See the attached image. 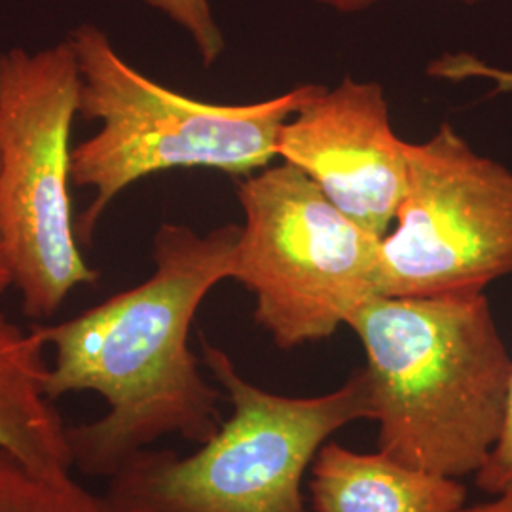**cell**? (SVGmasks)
<instances>
[{"mask_svg":"<svg viewBox=\"0 0 512 512\" xmlns=\"http://www.w3.org/2000/svg\"><path fill=\"white\" fill-rule=\"evenodd\" d=\"M239 232L238 224L205 234L162 224L147 281L73 319L35 327L54 353L46 397L92 391L107 403L101 418L67 429L78 471L110 478L162 437L202 444L219 431V389L203 376L188 334L205 296L232 279Z\"/></svg>","mask_w":512,"mask_h":512,"instance_id":"6da1fadb","label":"cell"},{"mask_svg":"<svg viewBox=\"0 0 512 512\" xmlns=\"http://www.w3.org/2000/svg\"><path fill=\"white\" fill-rule=\"evenodd\" d=\"M365 349L378 450L476 475L499 439L512 357L484 293L374 296L348 321Z\"/></svg>","mask_w":512,"mask_h":512,"instance_id":"7a4b0ae2","label":"cell"},{"mask_svg":"<svg viewBox=\"0 0 512 512\" xmlns=\"http://www.w3.org/2000/svg\"><path fill=\"white\" fill-rule=\"evenodd\" d=\"M202 353L232 414L188 456L147 448L128 459L103 495L110 512H308L302 486L323 444L374 421L365 368L329 393L287 397L245 380L207 340Z\"/></svg>","mask_w":512,"mask_h":512,"instance_id":"3957f363","label":"cell"},{"mask_svg":"<svg viewBox=\"0 0 512 512\" xmlns=\"http://www.w3.org/2000/svg\"><path fill=\"white\" fill-rule=\"evenodd\" d=\"M80 65L84 120L99 128L73 147L71 183L90 188L76 236L90 245L110 203L131 184L179 167L251 175L277 158V135L321 84L245 105L209 103L173 92L116 52L105 31L82 23L69 35Z\"/></svg>","mask_w":512,"mask_h":512,"instance_id":"277c9868","label":"cell"},{"mask_svg":"<svg viewBox=\"0 0 512 512\" xmlns=\"http://www.w3.org/2000/svg\"><path fill=\"white\" fill-rule=\"evenodd\" d=\"M80 84L69 37L0 54V226L31 319H50L74 289L99 279L80 251L69 192Z\"/></svg>","mask_w":512,"mask_h":512,"instance_id":"5b68a950","label":"cell"},{"mask_svg":"<svg viewBox=\"0 0 512 512\" xmlns=\"http://www.w3.org/2000/svg\"><path fill=\"white\" fill-rule=\"evenodd\" d=\"M245 222L232 279L255 298L256 325L279 349L323 342L380 296V241L306 173L264 167L238 184Z\"/></svg>","mask_w":512,"mask_h":512,"instance_id":"8992f818","label":"cell"},{"mask_svg":"<svg viewBox=\"0 0 512 512\" xmlns=\"http://www.w3.org/2000/svg\"><path fill=\"white\" fill-rule=\"evenodd\" d=\"M408 183L380 241L382 296L484 293L512 274V171L450 124L404 141Z\"/></svg>","mask_w":512,"mask_h":512,"instance_id":"52a82bcc","label":"cell"},{"mask_svg":"<svg viewBox=\"0 0 512 512\" xmlns=\"http://www.w3.org/2000/svg\"><path fill=\"white\" fill-rule=\"evenodd\" d=\"M275 148L349 219L387 236L406 194L408 164L382 84L353 78L336 88L321 84L279 129Z\"/></svg>","mask_w":512,"mask_h":512,"instance_id":"ba28073f","label":"cell"},{"mask_svg":"<svg viewBox=\"0 0 512 512\" xmlns=\"http://www.w3.org/2000/svg\"><path fill=\"white\" fill-rule=\"evenodd\" d=\"M315 512H456L467 503L459 478L410 467L384 452L325 442L310 469Z\"/></svg>","mask_w":512,"mask_h":512,"instance_id":"9c48e42d","label":"cell"},{"mask_svg":"<svg viewBox=\"0 0 512 512\" xmlns=\"http://www.w3.org/2000/svg\"><path fill=\"white\" fill-rule=\"evenodd\" d=\"M44 342L0 313V448L40 471H71L67 425L44 393Z\"/></svg>","mask_w":512,"mask_h":512,"instance_id":"30bf717a","label":"cell"},{"mask_svg":"<svg viewBox=\"0 0 512 512\" xmlns=\"http://www.w3.org/2000/svg\"><path fill=\"white\" fill-rule=\"evenodd\" d=\"M0 512H110L71 471H40L0 448Z\"/></svg>","mask_w":512,"mask_h":512,"instance_id":"8fae6325","label":"cell"},{"mask_svg":"<svg viewBox=\"0 0 512 512\" xmlns=\"http://www.w3.org/2000/svg\"><path fill=\"white\" fill-rule=\"evenodd\" d=\"M150 8L162 12L190 37L203 67H211L224 52V35L213 16L211 0H145Z\"/></svg>","mask_w":512,"mask_h":512,"instance_id":"7c38bea8","label":"cell"},{"mask_svg":"<svg viewBox=\"0 0 512 512\" xmlns=\"http://www.w3.org/2000/svg\"><path fill=\"white\" fill-rule=\"evenodd\" d=\"M475 480L484 494L512 492V380L499 439L484 467L476 473Z\"/></svg>","mask_w":512,"mask_h":512,"instance_id":"4fadbf2b","label":"cell"},{"mask_svg":"<svg viewBox=\"0 0 512 512\" xmlns=\"http://www.w3.org/2000/svg\"><path fill=\"white\" fill-rule=\"evenodd\" d=\"M427 73L452 82L480 78L494 84V93L512 92V69L494 67L471 54L440 55L429 65Z\"/></svg>","mask_w":512,"mask_h":512,"instance_id":"5bb4252c","label":"cell"},{"mask_svg":"<svg viewBox=\"0 0 512 512\" xmlns=\"http://www.w3.org/2000/svg\"><path fill=\"white\" fill-rule=\"evenodd\" d=\"M319 6H325L329 10L334 12H340V14H355V12H363L372 8L374 4L382 2V0H311ZM459 2H465V4H476L480 0H459Z\"/></svg>","mask_w":512,"mask_h":512,"instance_id":"9a60e30c","label":"cell"},{"mask_svg":"<svg viewBox=\"0 0 512 512\" xmlns=\"http://www.w3.org/2000/svg\"><path fill=\"white\" fill-rule=\"evenodd\" d=\"M456 512H512V492L490 495V499L475 505H463Z\"/></svg>","mask_w":512,"mask_h":512,"instance_id":"2e32d148","label":"cell"},{"mask_svg":"<svg viewBox=\"0 0 512 512\" xmlns=\"http://www.w3.org/2000/svg\"><path fill=\"white\" fill-rule=\"evenodd\" d=\"M12 287V272L6 256V245H4V236H2V226H0V296L6 293Z\"/></svg>","mask_w":512,"mask_h":512,"instance_id":"e0dca14e","label":"cell"}]
</instances>
